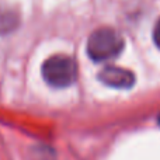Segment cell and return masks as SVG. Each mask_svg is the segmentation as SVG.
Returning a JSON list of instances; mask_svg holds the SVG:
<instances>
[{"instance_id":"cell-1","label":"cell","mask_w":160,"mask_h":160,"mask_svg":"<svg viewBox=\"0 0 160 160\" xmlns=\"http://www.w3.org/2000/svg\"><path fill=\"white\" fill-rule=\"evenodd\" d=\"M122 48L124 39L112 28H100L94 31L87 41V53L96 62L114 59L121 53Z\"/></svg>"},{"instance_id":"cell-2","label":"cell","mask_w":160,"mask_h":160,"mask_svg":"<svg viewBox=\"0 0 160 160\" xmlns=\"http://www.w3.org/2000/svg\"><path fill=\"white\" fill-rule=\"evenodd\" d=\"M42 78L52 87H69L76 82V78H78L76 62L66 55L51 56L42 65Z\"/></svg>"},{"instance_id":"cell-3","label":"cell","mask_w":160,"mask_h":160,"mask_svg":"<svg viewBox=\"0 0 160 160\" xmlns=\"http://www.w3.org/2000/svg\"><path fill=\"white\" fill-rule=\"evenodd\" d=\"M98 79L104 84L114 88H129L135 83V76L131 70L117 66H107L100 72Z\"/></svg>"},{"instance_id":"cell-4","label":"cell","mask_w":160,"mask_h":160,"mask_svg":"<svg viewBox=\"0 0 160 160\" xmlns=\"http://www.w3.org/2000/svg\"><path fill=\"white\" fill-rule=\"evenodd\" d=\"M18 25V16L10 8L0 7V34H7Z\"/></svg>"},{"instance_id":"cell-5","label":"cell","mask_w":160,"mask_h":160,"mask_svg":"<svg viewBox=\"0 0 160 160\" xmlns=\"http://www.w3.org/2000/svg\"><path fill=\"white\" fill-rule=\"evenodd\" d=\"M153 39H155V44L158 45V48L160 49V18H159V21L156 22L155 30H153Z\"/></svg>"},{"instance_id":"cell-6","label":"cell","mask_w":160,"mask_h":160,"mask_svg":"<svg viewBox=\"0 0 160 160\" xmlns=\"http://www.w3.org/2000/svg\"><path fill=\"white\" fill-rule=\"evenodd\" d=\"M159 122H160V115H159Z\"/></svg>"}]
</instances>
